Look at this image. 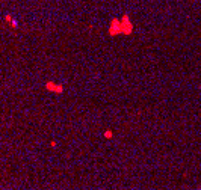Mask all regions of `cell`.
I'll return each instance as SVG.
<instances>
[{
  "label": "cell",
  "mask_w": 201,
  "mask_h": 190,
  "mask_svg": "<svg viewBox=\"0 0 201 190\" xmlns=\"http://www.w3.org/2000/svg\"><path fill=\"white\" fill-rule=\"evenodd\" d=\"M46 86H47V89H49V90H53V92H62V90H64L61 84H55V83H52V82H50V83H47Z\"/></svg>",
  "instance_id": "obj_1"
},
{
  "label": "cell",
  "mask_w": 201,
  "mask_h": 190,
  "mask_svg": "<svg viewBox=\"0 0 201 190\" xmlns=\"http://www.w3.org/2000/svg\"><path fill=\"white\" fill-rule=\"evenodd\" d=\"M104 136H106L107 139H110V137H112V131H106V133H104Z\"/></svg>",
  "instance_id": "obj_2"
}]
</instances>
